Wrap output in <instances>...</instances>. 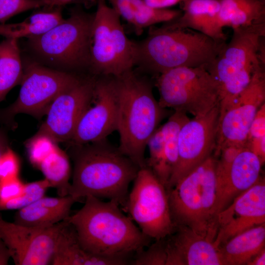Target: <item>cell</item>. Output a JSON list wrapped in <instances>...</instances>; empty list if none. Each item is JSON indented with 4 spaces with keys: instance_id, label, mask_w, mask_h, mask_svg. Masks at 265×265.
Instances as JSON below:
<instances>
[{
    "instance_id": "cell-23",
    "label": "cell",
    "mask_w": 265,
    "mask_h": 265,
    "mask_svg": "<svg viewBox=\"0 0 265 265\" xmlns=\"http://www.w3.org/2000/svg\"><path fill=\"white\" fill-rule=\"evenodd\" d=\"M265 245V224L241 232L219 246L223 265H247Z\"/></svg>"
},
{
    "instance_id": "cell-26",
    "label": "cell",
    "mask_w": 265,
    "mask_h": 265,
    "mask_svg": "<svg viewBox=\"0 0 265 265\" xmlns=\"http://www.w3.org/2000/svg\"><path fill=\"white\" fill-rule=\"evenodd\" d=\"M23 72L18 39L6 38L0 43V102L21 82Z\"/></svg>"
},
{
    "instance_id": "cell-8",
    "label": "cell",
    "mask_w": 265,
    "mask_h": 265,
    "mask_svg": "<svg viewBox=\"0 0 265 265\" xmlns=\"http://www.w3.org/2000/svg\"><path fill=\"white\" fill-rule=\"evenodd\" d=\"M90 54V67L101 76H118L134 66V42L127 37L120 16L106 0H97Z\"/></svg>"
},
{
    "instance_id": "cell-28",
    "label": "cell",
    "mask_w": 265,
    "mask_h": 265,
    "mask_svg": "<svg viewBox=\"0 0 265 265\" xmlns=\"http://www.w3.org/2000/svg\"><path fill=\"white\" fill-rule=\"evenodd\" d=\"M49 188V184L45 179L26 184L24 190L20 195L9 200H0V211L23 208L45 196Z\"/></svg>"
},
{
    "instance_id": "cell-16",
    "label": "cell",
    "mask_w": 265,
    "mask_h": 265,
    "mask_svg": "<svg viewBox=\"0 0 265 265\" xmlns=\"http://www.w3.org/2000/svg\"><path fill=\"white\" fill-rule=\"evenodd\" d=\"M64 221L48 227H30L6 221L0 216V238L15 265H51Z\"/></svg>"
},
{
    "instance_id": "cell-2",
    "label": "cell",
    "mask_w": 265,
    "mask_h": 265,
    "mask_svg": "<svg viewBox=\"0 0 265 265\" xmlns=\"http://www.w3.org/2000/svg\"><path fill=\"white\" fill-rule=\"evenodd\" d=\"M74 148L69 195L77 202L88 196L106 198L124 208L129 186L140 168L106 139Z\"/></svg>"
},
{
    "instance_id": "cell-25",
    "label": "cell",
    "mask_w": 265,
    "mask_h": 265,
    "mask_svg": "<svg viewBox=\"0 0 265 265\" xmlns=\"http://www.w3.org/2000/svg\"><path fill=\"white\" fill-rule=\"evenodd\" d=\"M59 8L34 13L22 22L0 24V35L6 38L18 39L41 35L63 21Z\"/></svg>"
},
{
    "instance_id": "cell-3",
    "label": "cell",
    "mask_w": 265,
    "mask_h": 265,
    "mask_svg": "<svg viewBox=\"0 0 265 265\" xmlns=\"http://www.w3.org/2000/svg\"><path fill=\"white\" fill-rule=\"evenodd\" d=\"M114 77L118 100V148L141 168L146 166L148 139L170 111L156 100L147 78L132 69Z\"/></svg>"
},
{
    "instance_id": "cell-13",
    "label": "cell",
    "mask_w": 265,
    "mask_h": 265,
    "mask_svg": "<svg viewBox=\"0 0 265 265\" xmlns=\"http://www.w3.org/2000/svg\"><path fill=\"white\" fill-rule=\"evenodd\" d=\"M216 168V214L260 179L263 165L258 157L244 146H231L220 152Z\"/></svg>"
},
{
    "instance_id": "cell-14",
    "label": "cell",
    "mask_w": 265,
    "mask_h": 265,
    "mask_svg": "<svg viewBox=\"0 0 265 265\" xmlns=\"http://www.w3.org/2000/svg\"><path fill=\"white\" fill-rule=\"evenodd\" d=\"M219 117V105L206 115L189 119L178 137V161L167 189L213 155Z\"/></svg>"
},
{
    "instance_id": "cell-39",
    "label": "cell",
    "mask_w": 265,
    "mask_h": 265,
    "mask_svg": "<svg viewBox=\"0 0 265 265\" xmlns=\"http://www.w3.org/2000/svg\"><path fill=\"white\" fill-rule=\"evenodd\" d=\"M4 151L2 144L0 141V157Z\"/></svg>"
},
{
    "instance_id": "cell-9",
    "label": "cell",
    "mask_w": 265,
    "mask_h": 265,
    "mask_svg": "<svg viewBox=\"0 0 265 265\" xmlns=\"http://www.w3.org/2000/svg\"><path fill=\"white\" fill-rule=\"evenodd\" d=\"M93 14L74 10L45 33L29 38L33 50L49 61L69 68L89 66Z\"/></svg>"
},
{
    "instance_id": "cell-22",
    "label": "cell",
    "mask_w": 265,
    "mask_h": 265,
    "mask_svg": "<svg viewBox=\"0 0 265 265\" xmlns=\"http://www.w3.org/2000/svg\"><path fill=\"white\" fill-rule=\"evenodd\" d=\"M51 265H123L122 261L93 255L81 245L74 227L66 219L55 242Z\"/></svg>"
},
{
    "instance_id": "cell-36",
    "label": "cell",
    "mask_w": 265,
    "mask_h": 265,
    "mask_svg": "<svg viewBox=\"0 0 265 265\" xmlns=\"http://www.w3.org/2000/svg\"><path fill=\"white\" fill-rule=\"evenodd\" d=\"M11 258L10 252L0 238V265H6Z\"/></svg>"
},
{
    "instance_id": "cell-10",
    "label": "cell",
    "mask_w": 265,
    "mask_h": 265,
    "mask_svg": "<svg viewBox=\"0 0 265 265\" xmlns=\"http://www.w3.org/2000/svg\"><path fill=\"white\" fill-rule=\"evenodd\" d=\"M124 207L141 232L159 240L175 232L167 190L147 166L139 169Z\"/></svg>"
},
{
    "instance_id": "cell-35",
    "label": "cell",
    "mask_w": 265,
    "mask_h": 265,
    "mask_svg": "<svg viewBox=\"0 0 265 265\" xmlns=\"http://www.w3.org/2000/svg\"><path fill=\"white\" fill-rule=\"evenodd\" d=\"M145 3L153 8L164 9L180 4L184 0H143Z\"/></svg>"
},
{
    "instance_id": "cell-38",
    "label": "cell",
    "mask_w": 265,
    "mask_h": 265,
    "mask_svg": "<svg viewBox=\"0 0 265 265\" xmlns=\"http://www.w3.org/2000/svg\"><path fill=\"white\" fill-rule=\"evenodd\" d=\"M74 0H49L46 3V5L53 7L61 6L69 3Z\"/></svg>"
},
{
    "instance_id": "cell-4",
    "label": "cell",
    "mask_w": 265,
    "mask_h": 265,
    "mask_svg": "<svg viewBox=\"0 0 265 265\" xmlns=\"http://www.w3.org/2000/svg\"><path fill=\"white\" fill-rule=\"evenodd\" d=\"M226 41L189 28L151 27L144 40L134 42V66L159 76L180 67H208Z\"/></svg>"
},
{
    "instance_id": "cell-30",
    "label": "cell",
    "mask_w": 265,
    "mask_h": 265,
    "mask_svg": "<svg viewBox=\"0 0 265 265\" xmlns=\"http://www.w3.org/2000/svg\"><path fill=\"white\" fill-rule=\"evenodd\" d=\"M165 238L136 253L130 263L133 265H166L167 250Z\"/></svg>"
},
{
    "instance_id": "cell-21",
    "label": "cell",
    "mask_w": 265,
    "mask_h": 265,
    "mask_svg": "<svg viewBox=\"0 0 265 265\" xmlns=\"http://www.w3.org/2000/svg\"><path fill=\"white\" fill-rule=\"evenodd\" d=\"M77 201L69 195L58 197H43L18 210L14 222L30 227H48L65 220Z\"/></svg>"
},
{
    "instance_id": "cell-12",
    "label": "cell",
    "mask_w": 265,
    "mask_h": 265,
    "mask_svg": "<svg viewBox=\"0 0 265 265\" xmlns=\"http://www.w3.org/2000/svg\"><path fill=\"white\" fill-rule=\"evenodd\" d=\"M265 101V72L262 69L254 75L248 85L219 117L213 154L215 157L229 146L246 147L251 123Z\"/></svg>"
},
{
    "instance_id": "cell-20",
    "label": "cell",
    "mask_w": 265,
    "mask_h": 265,
    "mask_svg": "<svg viewBox=\"0 0 265 265\" xmlns=\"http://www.w3.org/2000/svg\"><path fill=\"white\" fill-rule=\"evenodd\" d=\"M180 4L182 14L161 27L189 28L215 40L226 41L227 36L219 19L220 0H184Z\"/></svg>"
},
{
    "instance_id": "cell-29",
    "label": "cell",
    "mask_w": 265,
    "mask_h": 265,
    "mask_svg": "<svg viewBox=\"0 0 265 265\" xmlns=\"http://www.w3.org/2000/svg\"><path fill=\"white\" fill-rule=\"evenodd\" d=\"M57 142L47 134L37 132L26 143L30 162L38 167L41 162L58 146Z\"/></svg>"
},
{
    "instance_id": "cell-17",
    "label": "cell",
    "mask_w": 265,
    "mask_h": 265,
    "mask_svg": "<svg viewBox=\"0 0 265 265\" xmlns=\"http://www.w3.org/2000/svg\"><path fill=\"white\" fill-rule=\"evenodd\" d=\"M96 80L81 79L59 94L48 109L46 120L37 132L47 134L56 142L70 141L91 102Z\"/></svg>"
},
{
    "instance_id": "cell-7",
    "label": "cell",
    "mask_w": 265,
    "mask_h": 265,
    "mask_svg": "<svg viewBox=\"0 0 265 265\" xmlns=\"http://www.w3.org/2000/svg\"><path fill=\"white\" fill-rule=\"evenodd\" d=\"M155 84L163 108L199 117L219 105L217 83L205 66L170 69L158 76Z\"/></svg>"
},
{
    "instance_id": "cell-5",
    "label": "cell",
    "mask_w": 265,
    "mask_h": 265,
    "mask_svg": "<svg viewBox=\"0 0 265 265\" xmlns=\"http://www.w3.org/2000/svg\"><path fill=\"white\" fill-rule=\"evenodd\" d=\"M225 44L207 68L216 80L219 95V117L248 85L254 75L265 69L259 51L265 38V23L233 29Z\"/></svg>"
},
{
    "instance_id": "cell-24",
    "label": "cell",
    "mask_w": 265,
    "mask_h": 265,
    "mask_svg": "<svg viewBox=\"0 0 265 265\" xmlns=\"http://www.w3.org/2000/svg\"><path fill=\"white\" fill-rule=\"evenodd\" d=\"M219 19L223 28L232 29L265 23V1L220 0Z\"/></svg>"
},
{
    "instance_id": "cell-19",
    "label": "cell",
    "mask_w": 265,
    "mask_h": 265,
    "mask_svg": "<svg viewBox=\"0 0 265 265\" xmlns=\"http://www.w3.org/2000/svg\"><path fill=\"white\" fill-rule=\"evenodd\" d=\"M166 240L167 265H223L215 237L178 226Z\"/></svg>"
},
{
    "instance_id": "cell-1",
    "label": "cell",
    "mask_w": 265,
    "mask_h": 265,
    "mask_svg": "<svg viewBox=\"0 0 265 265\" xmlns=\"http://www.w3.org/2000/svg\"><path fill=\"white\" fill-rule=\"evenodd\" d=\"M85 198L82 208L66 220L87 252L128 264L131 255L149 246L151 238L124 214L118 203L91 196Z\"/></svg>"
},
{
    "instance_id": "cell-34",
    "label": "cell",
    "mask_w": 265,
    "mask_h": 265,
    "mask_svg": "<svg viewBox=\"0 0 265 265\" xmlns=\"http://www.w3.org/2000/svg\"><path fill=\"white\" fill-rule=\"evenodd\" d=\"M263 136H265V103L259 109L251 123L246 142Z\"/></svg>"
},
{
    "instance_id": "cell-6",
    "label": "cell",
    "mask_w": 265,
    "mask_h": 265,
    "mask_svg": "<svg viewBox=\"0 0 265 265\" xmlns=\"http://www.w3.org/2000/svg\"><path fill=\"white\" fill-rule=\"evenodd\" d=\"M217 158L212 155L167 189L172 220L215 237Z\"/></svg>"
},
{
    "instance_id": "cell-11",
    "label": "cell",
    "mask_w": 265,
    "mask_h": 265,
    "mask_svg": "<svg viewBox=\"0 0 265 265\" xmlns=\"http://www.w3.org/2000/svg\"><path fill=\"white\" fill-rule=\"evenodd\" d=\"M81 80L72 74L30 63L24 70L18 97L9 112L12 114L24 113L41 116L46 113L59 94Z\"/></svg>"
},
{
    "instance_id": "cell-33",
    "label": "cell",
    "mask_w": 265,
    "mask_h": 265,
    "mask_svg": "<svg viewBox=\"0 0 265 265\" xmlns=\"http://www.w3.org/2000/svg\"><path fill=\"white\" fill-rule=\"evenodd\" d=\"M24 184L18 177L0 181V200H7L20 195L24 190Z\"/></svg>"
},
{
    "instance_id": "cell-27",
    "label": "cell",
    "mask_w": 265,
    "mask_h": 265,
    "mask_svg": "<svg viewBox=\"0 0 265 265\" xmlns=\"http://www.w3.org/2000/svg\"><path fill=\"white\" fill-rule=\"evenodd\" d=\"M38 168L44 174L50 187L56 189L59 196L69 195L71 166L69 158L63 150L57 146L41 162Z\"/></svg>"
},
{
    "instance_id": "cell-15",
    "label": "cell",
    "mask_w": 265,
    "mask_h": 265,
    "mask_svg": "<svg viewBox=\"0 0 265 265\" xmlns=\"http://www.w3.org/2000/svg\"><path fill=\"white\" fill-rule=\"evenodd\" d=\"M118 100L113 76L96 79L91 102L70 140L80 145L106 139L117 131Z\"/></svg>"
},
{
    "instance_id": "cell-37",
    "label": "cell",
    "mask_w": 265,
    "mask_h": 265,
    "mask_svg": "<svg viewBox=\"0 0 265 265\" xmlns=\"http://www.w3.org/2000/svg\"><path fill=\"white\" fill-rule=\"evenodd\" d=\"M248 265H265V248L253 257L247 264Z\"/></svg>"
},
{
    "instance_id": "cell-32",
    "label": "cell",
    "mask_w": 265,
    "mask_h": 265,
    "mask_svg": "<svg viewBox=\"0 0 265 265\" xmlns=\"http://www.w3.org/2000/svg\"><path fill=\"white\" fill-rule=\"evenodd\" d=\"M19 161L16 155L7 149L0 157V181L18 176Z\"/></svg>"
},
{
    "instance_id": "cell-31",
    "label": "cell",
    "mask_w": 265,
    "mask_h": 265,
    "mask_svg": "<svg viewBox=\"0 0 265 265\" xmlns=\"http://www.w3.org/2000/svg\"><path fill=\"white\" fill-rule=\"evenodd\" d=\"M46 6L44 0H0V22L21 12Z\"/></svg>"
},
{
    "instance_id": "cell-18",
    "label": "cell",
    "mask_w": 265,
    "mask_h": 265,
    "mask_svg": "<svg viewBox=\"0 0 265 265\" xmlns=\"http://www.w3.org/2000/svg\"><path fill=\"white\" fill-rule=\"evenodd\" d=\"M217 247L235 236L265 224V183L260 178L215 215Z\"/></svg>"
},
{
    "instance_id": "cell-40",
    "label": "cell",
    "mask_w": 265,
    "mask_h": 265,
    "mask_svg": "<svg viewBox=\"0 0 265 265\" xmlns=\"http://www.w3.org/2000/svg\"><path fill=\"white\" fill-rule=\"evenodd\" d=\"M44 0V1H45V2L46 3V2H47V1H48L49 0Z\"/></svg>"
}]
</instances>
